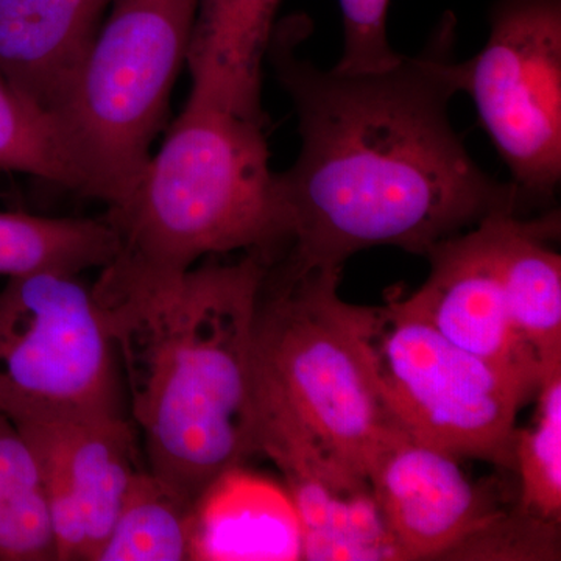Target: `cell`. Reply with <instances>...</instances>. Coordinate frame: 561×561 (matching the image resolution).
<instances>
[{"label": "cell", "instance_id": "22", "mask_svg": "<svg viewBox=\"0 0 561 561\" xmlns=\"http://www.w3.org/2000/svg\"><path fill=\"white\" fill-rule=\"evenodd\" d=\"M342 11L343 50L334 69L342 72H375L391 68L402 55L387 36L390 0H339Z\"/></svg>", "mask_w": 561, "mask_h": 561}, {"label": "cell", "instance_id": "11", "mask_svg": "<svg viewBox=\"0 0 561 561\" xmlns=\"http://www.w3.org/2000/svg\"><path fill=\"white\" fill-rule=\"evenodd\" d=\"M367 476L401 560L453 559L504 512L465 474L459 457L404 427L378 449Z\"/></svg>", "mask_w": 561, "mask_h": 561}, {"label": "cell", "instance_id": "19", "mask_svg": "<svg viewBox=\"0 0 561 561\" xmlns=\"http://www.w3.org/2000/svg\"><path fill=\"white\" fill-rule=\"evenodd\" d=\"M0 561H57L46 489L24 435L0 412Z\"/></svg>", "mask_w": 561, "mask_h": 561}, {"label": "cell", "instance_id": "12", "mask_svg": "<svg viewBox=\"0 0 561 561\" xmlns=\"http://www.w3.org/2000/svg\"><path fill=\"white\" fill-rule=\"evenodd\" d=\"M432 247L427 279L402 298L446 341L538 389L541 370L513 328L497 253V216Z\"/></svg>", "mask_w": 561, "mask_h": 561}, {"label": "cell", "instance_id": "6", "mask_svg": "<svg viewBox=\"0 0 561 561\" xmlns=\"http://www.w3.org/2000/svg\"><path fill=\"white\" fill-rule=\"evenodd\" d=\"M373 371L394 420L459 459L515 468L516 419L537 389L453 345L402 298L364 306Z\"/></svg>", "mask_w": 561, "mask_h": 561}, {"label": "cell", "instance_id": "20", "mask_svg": "<svg viewBox=\"0 0 561 561\" xmlns=\"http://www.w3.org/2000/svg\"><path fill=\"white\" fill-rule=\"evenodd\" d=\"M0 171L21 172L90 197L61 122L0 77Z\"/></svg>", "mask_w": 561, "mask_h": 561}, {"label": "cell", "instance_id": "1", "mask_svg": "<svg viewBox=\"0 0 561 561\" xmlns=\"http://www.w3.org/2000/svg\"><path fill=\"white\" fill-rule=\"evenodd\" d=\"M305 21L273 32L267 58L298 116L301 149L278 173L290 228L279 260L295 271H342L353 254L432 247L496 213L530 208L511 181L472 160L449 119L456 18L424 49L375 72L321 69L298 54Z\"/></svg>", "mask_w": 561, "mask_h": 561}, {"label": "cell", "instance_id": "7", "mask_svg": "<svg viewBox=\"0 0 561 561\" xmlns=\"http://www.w3.org/2000/svg\"><path fill=\"white\" fill-rule=\"evenodd\" d=\"M116 342L77 275L38 272L0 290V412L13 423L119 411Z\"/></svg>", "mask_w": 561, "mask_h": 561}, {"label": "cell", "instance_id": "8", "mask_svg": "<svg viewBox=\"0 0 561 561\" xmlns=\"http://www.w3.org/2000/svg\"><path fill=\"white\" fill-rule=\"evenodd\" d=\"M529 206L561 181V0H496L479 54L449 66Z\"/></svg>", "mask_w": 561, "mask_h": 561}, {"label": "cell", "instance_id": "18", "mask_svg": "<svg viewBox=\"0 0 561 561\" xmlns=\"http://www.w3.org/2000/svg\"><path fill=\"white\" fill-rule=\"evenodd\" d=\"M194 501L140 470L94 561L190 560Z\"/></svg>", "mask_w": 561, "mask_h": 561}, {"label": "cell", "instance_id": "4", "mask_svg": "<svg viewBox=\"0 0 561 561\" xmlns=\"http://www.w3.org/2000/svg\"><path fill=\"white\" fill-rule=\"evenodd\" d=\"M341 273L295 271L279 257L268 265L257 302L256 371L367 476L375 454L402 426L376 382L364 306L339 297Z\"/></svg>", "mask_w": 561, "mask_h": 561}, {"label": "cell", "instance_id": "13", "mask_svg": "<svg viewBox=\"0 0 561 561\" xmlns=\"http://www.w3.org/2000/svg\"><path fill=\"white\" fill-rule=\"evenodd\" d=\"M113 0H0V77L60 117Z\"/></svg>", "mask_w": 561, "mask_h": 561}, {"label": "cell", "instance_id": "14", "mask_svg": "<svg viewBox=\"0 0 561 561\" xmlns=\"http://www.w3.org/2000/svg\"><path fill=\"white\" fill-rule=\"evenodd\" d=\"M280 0H198L187 61L191 94L265 125L262 66Z\"/></svg>", "mask_w": 561, "mask_h": 561}, {"label": "cell", "instance_id": "10", "mask_svg": "<svg viewBox=\"0 0 561 561\" xmlns=\"http://www.w3.org/2000/svg\"><path fill=\"white\" fill-rule=\"evenodd\" d=\"M14 426L38 460L57 561H94L142 470L130 421L103 411Z\"/></svg>", "mask_w": 561, "mask_h": 561}, {"label": "cell", "instance_id": "21", "mask_svg": "<svg viewBox=\"0 0 561 561\" xmlns=\"http://www.w3.org/2000/svg\"><path fill=\"white\" fill-rule=\"evenodd\" d=\"M518 508L538 522L561 523V367L541 379L534 423L515 434Z\"/></svg>", "mask_w": 561, "mask_h": 561}, {"label": "cell", "instance_id": "2", "mask_svg": "<svg viewBox=\"0 0 561 561\" xmlns=\"http://www.w3.org/2000/svg\"><path fill=\"white\" fill-rule=\"evenodd\" d=\"M105 219L117 251L91 291L113 337L168 300L202 257L239 250L279 257L290 243L264 124L195 95Z\"/></svg>", "mask_w": 561, "mask_h": 561}, {"label": "cell", "instance_id": "16", "mask_svg": "<svg viewBox=\"0 0 561 561\" xmlns=\"http://www.w3.org/2000/svg\"><path fill=\"white\" fill-rule=\"evenodd\" d=\"M559 214L497 216V253L508 317L541 379L561 367V257L551 247Z\"/></svg>", "mask_w": 561, "mask_h": 561}, {"label": "cell", "instance_id": "3", "mask_svg": "<svg viewBox=\"0 0 561 561\" xmlns=\"http://www.w3.org/2000/svg\"><path fill=\"white\" fill-rule=\"evenodd\" d=\"M272 256L192 268L162 305L114 337L151 474L195 501L257 456L256 313Z\"/></svg>", "mask_w": 561, "mask_h": 561}, {"label": "cell", "instance_id": "17", "mask_svg": "<svg viewBox=\"0 0 561 561\" xmlns=\"http://www.w3.org/2000/svg\"><path fill=\"white\" fill-rule=\"evenodd\" d=\"M117 251V236L102 219H55L0 210V275L38 272L79 275L103 268Z\"/></svg>", "mask_w": 561, "mask_h": 561}, {"label": "cell", "instance_id": "5", "mask_svg": "<svg viewBox=\"0 0 561 561\" xmlns=\"http://www.w3.org/2000/svg\"><path fill=\"white\" fill-rule=\"evenodd\" d=\"M198 0H113L60 117L90 197L116 208L149 164L151 140L187 61Z\"/></svg>", "mask_w": 561, "mask_h": 561}, {"label": "cell", "instance_id": "15", "mask_svg": "<svg viewBox=\"0 0 561 561\" xmlns=\"http://www.w3.org/2000/svg\"><path fill=\"white\" fill-rule=\"evenodd\" d=\"M190 560H301L300 527L286 491L243 467L224 472L192 505Z\"/></svg>", "mask_w": 561, "mask_h": 561}, {"label": "cell", "instance_id": "9", "mask_svg": "<svg viewBox=\"0 0 561 561\" xmlns=\"http://www.w3.org/2000/svg\"><path fill=\"white\" fill-rule=\"evenodd\" d=\"M256 448L276 465L297 516L301 560H401L370 481L254 370Z\"/></svg>", "mask_w": 561, "mask_h": 561}]
</instances>
